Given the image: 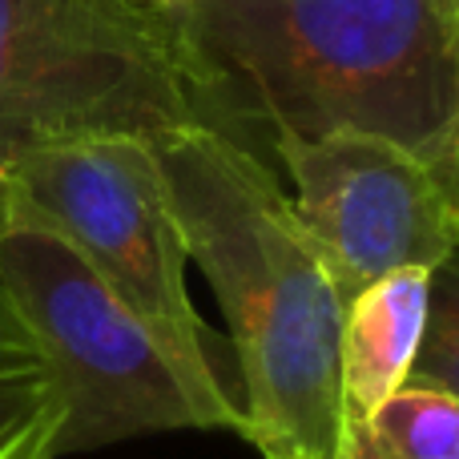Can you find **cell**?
<instances>
[{
	"label": "cell",
	"instance_id": "7",
	"mask_svg": "<svg viewBox=\"0 0 459 459\" xmlns=\"http://www.w3.org/2000/svg\"><path fill=\"white\" fill-rule=\"evenodd\" d=\"M428 282L431 270L407 266L351 299L339 347L342 436L371 420L407 383L428 318Z\"/></svg>",
	"mask_w": 459,
	"mask_h": 459
},
{
	"label": "cell",
	"instance_id": "5",
	"mask_svg": "<svg viewBox=\"0 0 459 459\" xmlns=\"http://www.w3.org/2000/svg\"><path fill=\"white\" fill-rule=\"evenodd\" d=\"M198 126L166 8L0 0V174L61 142H166Z\"/></svg>",
	"mask_w": 459,
	"mask_h": 459
},
{
	"label": "cell",
	"instance_id": "14",
	"mask_svg": "<svg viewBox=\"0 0 459 459\" xmlns=\"http://www.w3.org/2000/svg\"><path fill=\"white\" fill-rule=\"evenodd\" d=\"M0 222H4V202H0Z\"/></svg>",
	"mask_w": 459,
	"mask_h": 459
},
{
	"label": "cell",
	"instance_id": "4",
	"mask_svg": "<svg viewBox=\"0 0 459 459\" xmlns=\"http://www.w3.org/2000/svg\"><path fill=\"white\" fill-rule=\"evenodd\" d=\"M0 198L4 210L56 230L150 326L218 431L246 436L242 403L218 379L206 326L186 290L190 254L150 142L89 137L32 150L0 174Z\"/></svg>",
	"mask_w": 459,
	"mask_h": 459
},
{
	"label": "cell",
	"instance_id": "2",
	"mask_svg": "<svg viewBox=\"0 0 459 459\" xmlns=\"http://www.w3.org/2000/svg\"><path fill=\"white\" fill-rule=\"evenodd\" d=\"M186 254L218 294L246 391V444L262 459H334L342 444L339 347L347 294L274 169L190 126L153 145Z\"/></svg>",
	"mask_w": 459,
	"mask_h": 459
},
{
	"label": "cell",
	"instance_id": "11",
	"mask_svg": "<svg viewBox=\"0 0 459 459\" xmlns=\"http://www.w3.org/2000/svg\"><path fill=\"white\" fill-rule=\"evenodd\" d=\"M423 158L436 169L439 186H444L447 202H452V210H455V222H459V93H455V105H452V113H447V121L439 126V134L431 137L428 150H423Z\"/></svg>",
	"mask_w": 459,
	"mask_h": 459
},
{
	"label": "cell",
	"instance_id": "15",
	"mask_svg": "<svg viewBox=\"0 0 459 459\" xmlns=\"http://www.w3.org/2000/svg\"><path fill=\"white\" fill-rule=\"evenodd\" d=\"M455 53H459V37H455Z\"/></svg>",
	"mask_w": 459,
	"mask_h": 459
},
{
	"label": "cell",
	"instance_id": "1",
	"mask_svg": "<svg viewBox=\"0 0 459 459\" xmlns=\"http://www.w3.org/2000/svg\"><path fill=\"white\" fill-rule=\"evenodd\" d=\"M166 16L198 126L258 161L334 129L423 153L459 93L431 0H186Z\"/></svg>",
	"mask_w": 459,
	"mask_h": 459
},
{
	"label": "cell",
	"instance_id": "8",
	"mask_svg": "<svg viewBox=\"0 0 459 459\" xmlns=\"http://www.w3.org/2000/svg\"><path fill=\"white\" fill-rule=\"evenodd\" d=\"M334 459H459V399L403 383Z\"/></svg>",
	"mask_w": 459,
	"mask_h": 459
},
{
	"label": "cell",
	"instance_id": "12",
	"mask_svg": "<svg viewBox=\"0 0 459 459\" xmlns=\"http://www.w3.org/2000/svg\"><path fill=\"white\" fill-rule=\"evenodd\" d=\"M431 8H436L439 24L447 29V37H452V45H455V37H459V0H431Z\"/></svg>",
	"mask_w": 459,
	"mask_h": 459
},
{
	"label": "cell",
	"instance_id": "10",
	"mask_svg": "<svg viewBox=\"0 0 459 459\" xmlns=\"http://www.w3.org/2000/svg\"><path fill=\"white\" fill-rule=\"evenodd\" d=\"M407 387L444 391L459 399V250L431 270L428 318L415 363L407 371Z\"/></svg>",
	"mask_w": 459,
	"mask_h": 459
},
{
	"label": "cell",
	"instance_id": "3",
	"mask_svg": "<svg viewBox=\"0 0 459 459\" xmlns=\"http://www.w3.org/2000/svg\"><path fill=\"white\" fill-rule=\"evenodd\" d=\"M0 294L61 403L53 459L158 431H218L150 326L56 230L16 210L0 222Z\"/></svg>",
	"mask_w": 459,
	"mask_h": 459
},
{
	"label": "cell",
	"instance_id": "6",
	"mask_svg": "<svg viewBox=\"0 0 459 459\" xmlns=\"http://www.w3.org/2000/svg\"><path fill=\"white\" fill-rule=\"evenodd\" d=\"M294 222L347 302L407 266L436 270L459 250V222L428 158L367 129H334L270 150Z\"/></svg>",
	"mask_w": 459,
	"mask_h": 459
},
{
	"label": "cell",
	"instance_id": "9",
	"mask_svg": "<svg viewBox=\"0 0 459 459\" xmlns=\"http://www.w3.org/2000/svg\"><path fill=\"white\" fill-rule=\"evenodd\" d=\"M61 403L45 363L0 367V459H53Z\"/></svg>",
	"mask_w": 459,
	"mask_h": 459
},
{
	"label": "cell",
	"instance_id": "13",
	"mask_svg": "<svg viewBox=\"0 0 459 459\" xmlns=\"http://www.w3.org/2000/svg\"><path fill=\"white\" fill-rule=\"evenodd\" d=\"M142 4H153V8H174V4H186V0H142Z\"/></svg>",
	"mask_w": 459,
	"mask_h": 459
}]
</instances>
